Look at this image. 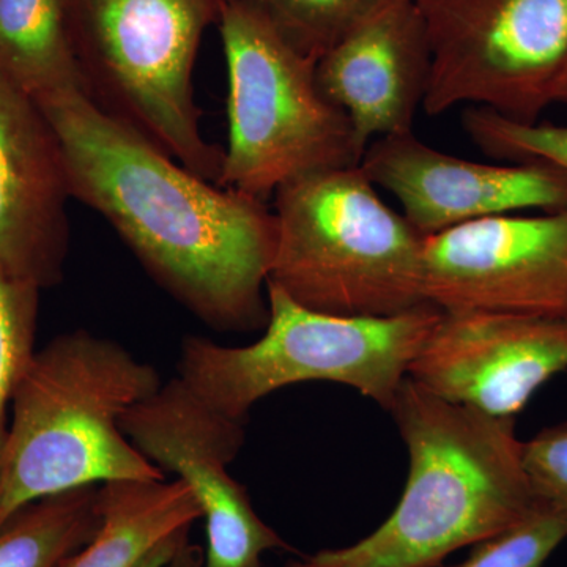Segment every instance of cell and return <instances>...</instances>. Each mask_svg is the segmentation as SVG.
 I'll use <instances>...</instances> for the list:
<instances>
[{
    "label": "cell",
    "mask_w": 567,
    "mask_h": 567,
    "mask_svg": "<svg viewBox=\"0 0 567 567\" xmlns=\"http://www.w3.org/2000/svg\"><path fill=\"white\" fill-rule=\"evenodd\" d=\"M37 103L71 197L106 218L163 289L215 330L267 324L276 218L262 199L193 174L87 93Z\"/></svg>",
    "instance_id": "obj_1"
},
{
    "label": "cell",
    "mask_w": 567,
    "mask_h": 567,
    "mask_svg": "<svg viewBox=\"0 0 567 567\" xmlns=\"http://www.w3.org/2000/svg\"><path fill=\"white\" fill-rule=\"evenodd\" d=\"M409 477L391 516L352 546L306 567H439L451 554L520 524L537 509L516 417L446 401L405 377L391 409Z\"/></svg>",
    "instance_id": "obj_2"
},
{
    "label": "cell",
    "mask_w": 567,
    "mask_h": 567,
    "mask_svg": "<svg viewBox=\"0 0 567 567\" xmlns=\"http://www.w3.org/2000/svg\"><path fill=\"white\" fill-rule=\"evenodd\" d=\"M163 385L152 364L85 330L33 352L13 399L0 462V527L37 499L115 481H159L122 417Z\"/></svg>",
    "instance_id": "obj_3"
},
{
    "label": "cell",
    "mask_w": 567,
    "mask_h": 567,
    "mask_svg": "<svg viewBox=\"0 0 567 567\" xmlns=\"http://www.w3.org/2000/svg\"><path fill=\"white\" fill-rule=\"evenodd\" d=\"M360 166L322 171L275 193L267 284L311 311L393 317L425 305L424 237L388 207Z\"/></svg>",
    "instance_id": "obj_4"
},
{
    "label": "cell",
    "mask_w": 567,
    "mask_h": 567,
    "mask_svg": "<svg viewBox=\"0 0 567 567\" xmlns=\"http://www.w3.org/2000/svg\"><path fill=\"white\" fill-rule=\"evenodd\" d=\"M268 322L244 347L188 336L178 375L223 415L245 423L249 410L275 391L306 382L353 388L390 410L425 339L443 312L417 306L393 317H342L311 311L267 284Z\"/></svg>",
    "instance_id": "obj_5"
},
{
    "label": "cell",
    "mask_w": 567,
    "mask_h": 567,
    "mask_svg": "<svg viewBox=\"0 0 567 567\" xmlns=\"http://www.w3.org/2000/svg\"><path fill=\"white\" fill-rule=\"evenodd\" d=\"M223 0H66L89 96L183 167L219 183L224 151L200 128L193 70Z\"/></svg>",
    "instance_id": "obj_6"
},
{
    "label": "cell",
    "mask_w": 567,
    "mask_h": 567,
    "mask_svg": "<svg viewBox=\"0 0 567 567\" xmlns=\"http://www.w3.org/2000/svg\"><path fill=\"white\" fill-rule=\"evenodd\" d=\"M227 123L219 186L265 199L286 183L360 166L352 123L324 96L317 62L293 50L262 3L223 0Z\"/></svg>",
    "instance_id": "obj_7"
},
{
    "label": "cell",
    "mask_w": 567,
    "mask_h": 567,
    "mask_svg": "<svg viewBox=\"0 0 567 567\" xmlns=\"http://www.w3.org/2000/svg\"><path fill=\"white\" fill-rule=\"evenodd\" d=\"M432 52L423 110L537 122L567 66V0H415Z\"/></svg>",
    "instance_id": "obj_8"
},
{
    "label": "cell",
    "mask_w": 567,
    "mask_h": 567,
    "mask_svg": "<svg viewBox=\"0 0 567 567\" xmlns=\"http://www.w3.org/2000/svg\"><path fill=\"white\" fill-rule=\"evenodd\" d=\"M122 431L153 465L174 473L196 496L207 532L205 567H262L267 551L289 548L229 473L245 443L244 423L205 404L181 377L132 406Z\"/></svg>",
    "instance_id": "obj_9"
},
{
    "label": "cell",
    "mask_w": 567,
    "mask_h": 567,
    "mask_svg": "<svg viewBox=\"0 0 567 567\" xmlns=\"http://www.w3.org/2000/svg\"><path fill=\"white\" fill-rule=\"evenodd\" d=\"M423 295L442 312L567 316V210L494 216L424 238Z\"/></svg>",
    "instance_id": "obj_10"
},
{
    "label": "cell",
    "mask_w": 567,
    "mask_h": 567,
    "mask_svg": "<svg viewBox=\"0 0 567 567\" xmlns=\"http://www.w3.org/2000/svg\"><path fill=\"white\" fill-rule=\"evenodd\" d=\"M393 194L421 237L517 213L567 210V173L540 162L477 163L425 144L415 133L372 141L360 162Z\"/></svg>",
    "instance_id": "obj_11"
},
{
    "label": "cell",
    "mask_w": 567,
    "mask_h": 567,
    "mask_svg": "<svg viewBox=\"0 0 567 567\" xmlns=\"http://www.w3.org/2000/svg\"><path fill=\"white\" fill-rule=\"evenodd\" d=\"M566 369L567 316L443 312L409 377L454 404L516 417Z\"/></svg>",
    "instance_id": "obj_12"
},
{
    "label": "cell",
    "mask_w": 567,
    "mask_h": 567,
    "mask_svg": "<svg viewBox=\"0 0 567 567\" xmlns=\"http://www.w3.org/2000/svg\"><path fill=\"white\" fill-rule=\"evenodd\" d=\"M69 178L37 100L0 70V268L40 290L61 281L70 227Z\"/></svg>",
    "instance_id": "obj_13"
},
{
    "label": "cell",
    "mask_w": 567,
    "mask_h": 567,
    "mask_svg": "<svg viewBox=\"0 0 567 567\" xmlns=\"http://www.w3.org/2000/svg\"><path fill=\"white\" fill-rule=\"evenodd\" d=\"M431 73L415 0H388L316 65L320 89L344 111L363 152L372 140L413 132Z\"/></svg>",
    "instance_id": "obj_14"
},
{
    "label": "cell",
    "mask_w": 567,
    "mask_h": 567,
    "mask_svg": "<svg viewBox=\"0 0 567 567\" xmlns=\"http://www.w3.org/2000/svg\"><path fill=\"white\" fill-rule=\"evenodd\" d=\"M99 509L95 535L61 567H151L177 557L189 528L203 518L181 480L103 484Z\"/></svg>",
    "instance_id": "obj_15"
},
{
    "label": "cell",
    "mask_w": 567,
    "mask_h": 567,
    "mask_svg": "<svg viewBox=\"0 0 567 567\" xmlns=\"http://www.w3.org/2000/svg\"><path fill=\"white\" fill-rule=\"evenodd\" d=\"M0 70L37 102L84 92L66 0H0Z\"/></svg>",
    "instance_id": "obj_16"
},
{
    "label": "cell",
    "mask_w": 567,
    "mask_h": 567,
    "mask_svg": "<svg viewBox=\"0 0 567 567\" xmlns=\"http://www.w3.org/2000/svg\"><path fill=\"white\" fill-rule=\"evenodd\" d=\"M100 486L37 499L0 527V567H61L95 535Z\"/></svg>",
    "instance_id": "obj_17"
},
{
    "label": "cell",
    "mask_w": 567,
    "mask_h": 567,
    "mask_svg": "<svg viewBox=\"0 0 567 567\" xmlns=\"http://www.w3.org/2000/svg\"><path fill=\"white\" fill-rule=\"evenodd\" d=\"M388 0H267L271 24L293 50L319 62Z\"/></svg>",
    "instance_id": "obj_18"
},
{
    "label": "cell",
    "mask_w": 567,
    "mask_h": 567,
    "mask_svg": "<svg viewBox=\"0 0 567 567\" xmlns=\"http://www.w3.org/2000/svg\"><path fill=\"white\" fill-rule=\"evenodd\" d=\"M462 125L470 140L492 158L547 163L567 173V123L517 122L473 106L465 111Z\"/></svg>",
    "instance_id": "obj_19"
},
{
    "label": "cell",
    "mask_w": 567,
    "mask_h": 567,
    "mask_svg": "<svg viewBox=\"0 0 567 567\" xmlns=\"http://www.w3.org/2000/svg\"><path fill=\"white\" fill-rule=\"evenodd\" d=\"M41 290L0 268V462L9 435V406L35 342Z\"/></svg>",
    "instance_id": "obj_20"
},
{
    "label": "cell",
    "mask_w": 567,
    "mask_h": 567,
    "mask_svg": "<svg viewBox=\"0 0 567 567\" xmlns=\"http://www.w3.org/2000/svg\"><path fill=\"white\" fill-rule=\"evenodd\" d=\"M567 537V524L537 506L520 524L472 546V554L454 567H544Z\"/></svg>",
    "instance_id": "obj_21"
},
{
    "label": "cell",
    "mask_w": 567,
    "mask_h": 567,
    "mask_svg": "<svg viewBox=\"0 0 567 567\" xmlns=\"http://www.w3.org/2000/svg\"><path fill=\"white\" fill-rule=\"evenodd\" d=\"M522 456L537 505L567 524V423L537 432Z\"/></svg>",
    "instance_id": "obj_22"
},
{
    "label": "cell",
    "mask_w": 567,
    "mask_h": 567,
    "mask_svg": "<svg viewBox=\"0 0 567 567\" xmlns=\"http://www.w3.org/2000/svg\"><path fill=\"white\" fill-rule=\"evenodd\" d=\"M567 104V66L563 76L559 78L557 89L554 93V104Z\"/></svg>",
    "instance_id": "obj_23"
},
{
    "label": "cell",
    "mask_w": 567,
    "mask_h": 567,
    "mask_svg": "<svg viewBox=\"0 0 567 567\" xmlns=\"http://www.w3.org/2000/svg\"><path fill=\"white\" fill-rule=\"evenodd\" d=\"M173 559H164V561L155 563V565H152L151 567H164L167 565V563L173 561ZM175 567H197V559L194 558L193 555L189 554V551L188 554H186L185 551V554H183V557L181 558V563H177V566Z\"/></svg>",
    "instance_id": "obj_24"
},
{
    "label": "cell",
    "mask_w": 567,
    "mask_h": 567,
    "mask_svg": "<svg viewBox=\"0 0 567 567\" xmlns=\"http://www.w3.org/2000/svg\"><path fill=\"white\" fill-rule=\"evenodd\" d=\"M284 567H306L303 561L300 563H289V565Z\"/></svg>",
    "instance_id": "obj_25"
},
{
    "label": "cell",
    "mask_w": 567,
    "mask_h": 567,
    "mask_svg": "<svg viewBox=\"0 0 567 567\" xmlns=\"http://www.w3.org/2000/svg\"><path fill=\"white\" fill-rule=\"evenodd\" d=\"M251 2L265 3V2H267V0H251Z\"/></svg>",
    "instance_id": "obj_26"
}]
</instances>
